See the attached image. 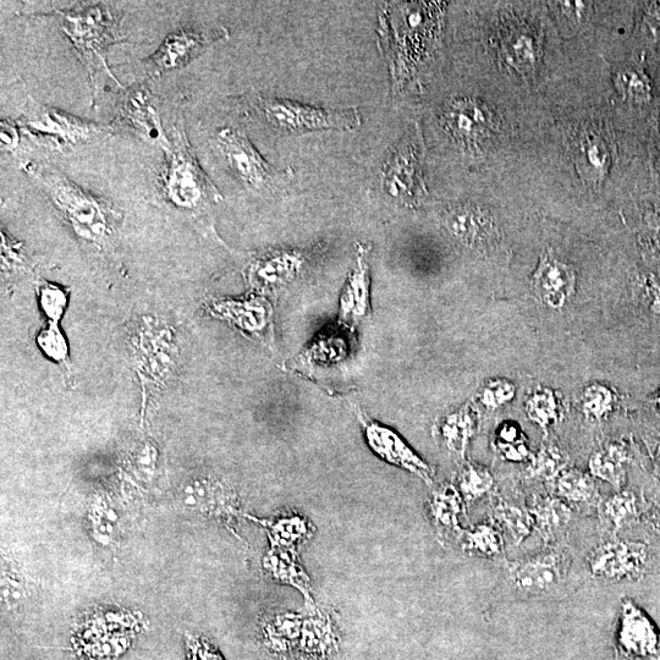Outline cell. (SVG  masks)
I'll list each match as a JSON object with an SVG mask.
<instances>
[{"label":"cell","instance_id":"cell-1","mask_svg":"<svg viewBox=\"0 0 660 660\" xmlns=\"http://www.w3.org/2000/svg\"><path fill=\"white\" fill-rule=\"evenodd\" d=\"M21 169L48 198L77 239L98 252L114 250L123 216L112 203L77 185L52 164L24 161Z\"/></svg>","mask_w":660,"mask_h":660},{"label":"cell","instance_id":"cell-2","mask_svg":"<svg viewBox=\"0 0 660 660\" xmlns=\"http://www.w3.org/2000/svg\"><path fill=\"white\" fill-rule=\"evenodd\" d=\"M162 150L164 163L159 186L163 202L173 212L190 220L207 238L218 239L213 208L223 201V196L203 172L183 124L174 125L172 139Z\"/></svg>","mask_w":660,"mask_h":660},{"label":"cell","instance_id":"cell-3","mask_svg":"<svg viewBox=\"0 0 660 660\" xmlns=\"http://www.w3.org/2000/svg\"><path fill=\"white\" fill-rule=\"evenodd\" d=\"M59 20L60 29L71 44L90 76L92 102H95L99 80L103 77L120 86L108 64L109 49L125 43L121 31L123 14L109 3L76 4L70 9H54L52 14Z\"/></svg>","mask_w":660,"mask_h":660},{"label":"cell","instance_id":"cell-4","mask_svg":"<svg viewBox=\"0 0 660 660\" xmlns=\"http://www.w3.org/2000/svg\"><path fill=\"white\" fill-rule=\"evenodd\" d=\"M247 112L272 129L289 134L322 130L350 131L360 128L362 118L356 107L328 108L291 101V99L251 95Z\"/></svg>","mask_w":660,"mask_h":660},{"label":"cell","instance_id":"cell-5","mask_svg":"<svg viewBox=\"0 0 660 660\" xmlns=\"http://www.w3.org/2000/svg\"><path fill=\"white\" fill-rule=\"evenodd\" d=\"M22 135L37 145L65 152L93 145L107 139L115 131L112 125L97 124L57 108L43 106L32 98L25 113L16 120Z\"/></svg>","mask_w":660,"mask_h":660},{"label":"cell","instance_id":"cell-6","mask_svg":"<svg viewBox=\"0 0 660 660\" xmlns=\"http://www.w3.org/2000/svg\"><path fill=\"white\" fill-rule=\"evenodd\" d=\"M129 345L145 404L148 393L152 395L174 377L180 359L179 340L172 327L142 317L130 332Z\"/></svg>","mask_w":660,"mask_h":660},{"label":"cell","instance_id":"cell-7","mask_svg":"<svg viewBox=\"0 0 660 660\" xmlns=\"http://www.w3.org/2000/svg\"><path fill=\"white\" fill-rule=\"evenodd\" d=\"M217 143L231 173L250 190L279 192L282 189L283 174L261 156L245 132L224 128L218 132Z\"/></svg>","mask_w":660,"mask_h":660},{"label":"cell","instance_id":"cell-8","mask_svg":"<svg viewBox=\"0 0 660 660\" xmlns=\"http://www.w3.org/2000/svg\"><path fill=\"white\" fill-rule=\"evenodd\" d=\"M228 36L227 29L180 27L165 37L156 52L142 60V75L150 80L169 71L183 69L207 47Z\"/></svg>","mask_w":660,"mask_h":660},{"label":"cell","instance_id":"cell-9","mask_svg":"<svg viewBox=\"0 0 660 660\" xmlns=\"http://www.w3.org/2000/svg\"><path fill=\"white\" fill-rule=\"evenodd\" d=\"M616 660H660V632L652 619L631 599L620 605L615 635Z\"/></svg>","mask_w":660,"mask_h":660},{"label":"cell","instance_id":"cell-10","mask_svg":"<svg viewBox=\"0 0 660 660\" xmlns=\"http://www.w3.org/2000/svg\"><path fill=\"white\" fill-rule=\"evenodd\" d=\"M112 126L115 131L128 129L143 141L161 148L169 142L163 129L157 99L146 85L131 86L121 93L118 114Z\"/></svg>","mask_w":660,"mask_h":660},{"label":"cell","instance_id":"cell-11","mask_svg":"<svg viewBox=\"0 0 660 660\" xmlns=\"http://www.w3.org/2000/svg\"><path fill=\"white\" fill-rule=\"evenodd\" d=\"M587 560L593 576L614 582L637 581L646 574L649 553L645 543L610 541L594 548Z\"/></svg>","mask_w":660,"mask_h":660},{"label":"cell","instance_id":"cell-12","mask_svg":"<svg viewBox=\"0 0 660 660\" xmlns=\"http://www.w3.org/2000/svg\"><path fill=\"white\" fill-rule=\"evenodd\" d=\"M134 625L121 623L118 615L91 620L81 627L75 645L82 658L88 660H112L129 648Z\"/></svg>","mask_w":660,"mask_h":660},{"label":"cell","instance_id":"cell-13","mask_svg":"<svg viewBox=\"0 0 660 660\" xmlns=\"http://www.w3.org/2000/svg\"><path fill=\"white\" fill-rule=\"evenodd\" d=\"M184 505L198 513L234 526L240 516V500L233 488L216 478H200L185 484L181 491ZM235 532V528L231 527Z\"/></svg>","mask_w":660,"mask_h":660},{"label":"cell","instance_id":"cell-14","mask_svg":"<svg viewBox=\"0 0 660 660\" xmlns=\"http://www.w3.org/2000/svg\"><path fill=\"white\" fill-rule=\"evenodd\" d=\"M508 570L517 591L526 596H547L564 581L566 561L564 555L546 552L509 563Z\"/></svg>","mask_w":660,"mask_h":660},{"label":"cell","instance_id":"cell-15","mask_svg":"<svg viewBox=\"0 0 660 660\" xmlns=\"http://www.w3.org/2000/svg\"><path fill=\"white\" fill-rule=\"evenodd\" d=\"M576 277L569 264L561 262L552 252L544 253L532 278V288L538 299L554 310H560L575 293Z\"/></svg>","mask_w":660,"mask_h":660},{"label":"cell","instance_id":"cell-16","mask_svg":"<svg viewBox=\"0 0 660 660\" xmlns=\"http://www.w3.org/2000/svg\"><path fill=\"white\" fill-rule=\"evenodd\" d=\"M366 436L371 448L383 459L415 473L427 484H432L434 477L432 467L416 455L414 450L395 433L382 426L367 425Z\"/></svg>","mask_w":660,"mask_h":660},{"label":"cell","instance_id":"cell-17","mask_svg":"<svg viewBox=\"0 0 660 660\" xmlns=\"http://www.w3.org/2000/svg\"><path fill=\"white\" fill-rule=\"evenodd\" d=\"M416 154L414 147L403 143L390 152L384 165L385 192L398 202H410L415 196Z\"/></svg>","mask_w":660,"mask_h":660},{"label":"cell","instance_id":"cell-18","mask_svg":"<svg viewBox=\"0 0 660 660\" xmlns=\"http://www.w3.org/2000/svg\"><path fill=\"white\" fill-rule=\"evenodd\" d=\"M304 618L294 613L267 616L261 625V642L273 656L290 658L299 656Z\"/></svg>","mask_w":660,"mask_h":660},{"label":"cell","instance_id":"cell-19","mask_svg":"<svg viewBox=\"0 0 660 660\" xmlns=\"http://www.w3.org/2000/svg\"><path fill=\"white\" fill-rule=\"evenodd\" d=\"M337 626L328 614L318 612L304 618L302 624L299 657L322 660L337 652L339 647Z\"/></svg>","mask_w":660,"mask_h":660},{"label":"cell","instance_id":"cell-20","mask_svg":"<svg viewBox=\"0 0 660 660\" xmlns=\"http://www.w3.org/2000/svg\"><path fill=\"white\" fill-rule=\"evenodd\" d=\"M209 311L213 316L225 319L253 335L261 334L269 323V306L256 297L240 301H213Z\"/></svg>","mask_w":660,"mask_h":660},{"label":"cell","instance_id":"cell-21","mask_svg":"<svg viewBox=\"0 0 660 660\" xmlns=\"http://www.w3.org/2000/svg\"><path fill=\"white\" fill-rule=\"evenodd\" d=\"M464 498L453 484H444L428 500V513L440 538L461 536L460 516L464 514Z\"/></svg>","mask_w":660,"mask_h":660},{"label":"cell","instance_id":"cell-22","mask_svg":"<svg viewBox=\"0 0 660 660\" xmlns=\"http://www.w3.org/2000/svg\"><path fill=\"white\" fill-rule=\"evenodd\" d=\"M299 255L289 251H269L250 264L249 279L258 288L282 285L299 272Z\"/></svg>","mask_w":660,"mask_h":660},{"label":"cell","instance_id":"cell-23","mask_svg":"<svg viewBox=\"0 0 660 660\" xmlns=\"http://www.w3.org/2000/svg\"><path fill=\"white\" fill-rule=\"evenodd\" d=\"M263 566L273 579L288 583L302 593L308 604H313L310 577L302 568L294 549L271 548L264 557Z\"/></svg>","mask_w":660,"mask_h":660},{"label":"cell","instance_id":"cell-24","mask_svg":"<svg viewBox=\"0 0 660 660\" xmlns=\"http://www.w3.org/2000/svg\"><path fill=\"white\" fill-rule=\"evenodd\" d=\"M538 535L546 543L557 541L572 519V510L558 497H538L530 509Z\"/></svg>","mask_w":660,"mask_h":660},{"label":"cell","instance_id":"cell-25","mask_svg":"<svg viewBox=\"0 0 660 660\" xmlns=\"http://www.w3.org/2000/svg\"><path fill=\"white\" fill-rule=\"evenodd\" d=\"M267 531L272 548L294 549L310 539L312 525L299 514H285L272 520H256Z\"/></svg>","mask_w":660,"mask_h":660},{"label":"cell","instance_id":"cell-26","mask_svg":"<svg viewBox=\"0 0 660 660\" xmlns=\"http://www.w3.org/2000/svg\"><path fill=\"white\" fill-rule=\"evenodd\" d=\"M629 461V451H627L624 444L609 443L594 451L588 466H590L593 477L612 484L616 489H620L624 486L626 480V466Z\"/></svg>","mask_w":660,"mask_h":660},{"label":"cell","instance_id":"cell-27","mask_svg":"<svg viewBox=\"0 0 660 660\" xmlns=\"http://www.w3.org/2000/svg\"><path fill=\"white\" fill-rule=\"evenodd\" d=\"M476 432V418L469 407L444 417L438 423L437 434L440 442L451 453L465 455L467 445Z\"/></svg>","mask_w":660,"mask_h":660},{"label":"cell","instance_id":"cell-28","mask_svg":"<svg viewBox=\"0 0 660 660\" xmlns=\"http://www.w3.org/2000/svg\"><path fill=\"white\" fill-rule=\"evenodd\" d=\"M461 546L465 552L488 559L504 555V539L495 522H484L461 533Z\"/></svg>","mask_w":660,"mask_h":660},{"label":"cell","instance_id":"cell-29","mask_svg":"<svg viewBox=\"0 0 660 660\" xmlns=\"http://www.w3.org/2000/svg\"><path fill=\"white\" fill-rule=\"evenodd\" d=\"M554 495L566 503L591 504L598 492L592 477L577 469H565L553 481Z\"/></svg>","mask_w":660,"mask_h":660},{"label":"cell","instance_id":"cell-30","mask_svg":"<svg viewBox=\"0 0 660 660\" xmlns=\"http://www.w3.org/2000/svg\"><path fill=\"white\" fill-rule=\"evenodd\" d=\"M493 519L495 524L509 532L515 544L524 542L535 528L530 509L505 500H498L493 505Z\"/></svg>","mask_w":660,"mask_h":660},{"label":"cell","instance_id":"cell-31","mask_svg":"<svg viewBox=\"0 0 660 660\" xmlns=\"http://www.w3.org/2000/svg\"><path fill=\"white\" fill-rule=\"evenodd\" d=\"M368 249L359 245L357 247L356 268L352 272L348 289L343 301V308L346 315L354 313L359 316L366 308V299L368 296Z\"/></svg>","mask_w":660,"mask_h":660},{"label":"cell","instance_id":"cell-32","mask_svg":"<svg viewBox=\"0 0 660 660\" xmlns=\"http://www.w3.org/2000/svg\"><path fill=\"white\" fill-rule=\"evenodd\" d=\"M602 515L612 527L613 535H618L627 526L635 524L640 517V506L636 495L629 492L612 495L603 503Z\"/></svg>","mask_w":660,"mask_h":660},{"label":"cell","instance_id":"cell-33","mask_svg":"<svg viewBox=\"0 0 660 660\" xmlns=\"http://www.w3.org/2000/svg\"><path fill=\"white\" fill-rule=\"evenodd\" d=\"M526 414L544 432L561 418L557 393L549 388H538L526 401Z\"/></svg>","mask_w":660,"mask_h":660},{"label":"cell","instance_id":"cell-34","mask_svg":"<svg viewBox=\"0 0 660 660\" xmlns=\"http://www.w3.org/2000/svg\"><path fill=\"white\" fill-rule=\"evenodd\" d=\"M494 478L492 473L478 464L466 462L459 476V492L467 504L475 503L492 491Z\"/></svg>","mask_w":660,"mask_h":660},{"label":"cell","instance_id":"cell-35","mask_svg":"<svg viewBox=\"0 0 660 660\" xmlns=\"http://www.w3.org/2000/svg\"><path fill=\"white\" fill-rule=\"evenodd\" d=\"M70 291L62 285L41 280L37 284V299L47 322L59 323L69 305Z\"/></svg>","mask_w":660,"mask_h":660},{"label":"cell","instance_id":"cell-36","mask_svg":"<svg viewBox=\"0 0 660 660\" xmlns=\"http://www.w3.org/2000/svg\"><path fill=\"white\" fill-rule=\"evenodd\" d=\"M36 344L48 360L70 368L69 344L59 323L47 322L37 333Z\"/></svg>","mask_w":660,"mask_h":660},{"label":"cell","instance_id":"cell-37","mask_svg":"<svg viewBox=\"0 0 660 660\" xmlns=\"http://www.w3.org/2000/svg\"><path fill=\"white\" fill-rule=\"evenodd\" d=\"M616 395L602 384H592L582 395V410L588 421L602 422L615 409Z\"/></svg>","mask_w":660,"mask_h":660},{"label":"cell","instance_id":"cell-38","mask_svg":"<svg viewBox=\"0 0 660 660\" xmlns=\"http://www.w3.org/2000/svg\"><path fill=\"white\" fill-rule=\"evenodd\" d=\"M566 469V458L554 444H543L533 456L528 475L536 480L554 481Z\"/></svg>","mask_w":660,"mask_h":660},{"label":"cell","instance_id":"cell-39","mask_svg":"<svg viewBox=\"0 0 660 660\" xmlns=\"http://www.w3.org/2000/svg\"><path fill=\"white\" fill-rule=\"evenodd\" d=\"M515 385L508 379H492L484 385L480 394L481 403L489 410H497L514 399Z\"/></svg>","mask_w":660,"mask_h":660},{"label":"cell","instance_id":"cell-40","mask_svg":"<svg viewBox=\"0 0 660 660\" xmlns=\"http://www.w3.org/2000/svg\"><path fill=\"white\" fill-rule=\"evenodd\" d=\"M93 537L99 543L109 544L114 541L117 516L106 505H95L90 514Z\"/></svg>","mask_w":660,"mask_h":660},{"label":"cell","instance_id":"cell-41","mask_svg":"<svg viewBox=\"0 0 660 660\" xmlns=\"http://www.w3.org/2000/svg\"><path fill=\"white\" fill-rule=\"evenodd\" d=\"M157 453L151 444L142 445L135 453H132L129 461V469L137 480H151L156 471Z\"/></svg>","mask_w":660,"mask_h":660},{"label":"cell","instance_id":"cell-42","mask_svg":"<svg viewBox=\"0 0 660 660\" xmlns=\"http://www.w3.org/2000/svg\"><path fill=\"white\" fill-rule=\"evenodd\" d=\"M2 262L3 268H7L8 271L24 268L27 263L26 253L22 249V245L10 239L4 231H2Z\"/></svg>","mask_w":660,"mask_h":660},{"label":"cell","instance_id":"cell-43","mask_svg":"<svg viewBox=\"0 0 660 660\" xmlns=\"http://www.w3.org/2000/svg\"><path fill=\"white\" fill-rule=\"evenodd\" d=\"M187 660H225L218 649L203 637L190 636L186 643Z\"/></svg>","mask_w":660,"mask_h":660},{"label":"cell","instance_id":"cell-44","mask_svg":"<svg viewBox=\"0 0 660 660\" xmlns=\"http://www.w3.org/2000/svg\"><path fill=\"white\" fill-rule=\"evenodd\" d=\"M22 132L16 121L3 119L0 123V145L2 150L7 153L18 151L21 142Z\"/></svg>","mask_w":660,"mask_h":660},{"label":"cell","instance_id":"cell-45","mask_svg":"<svg viewBox=\"0 0 660 660\" xmlns=\"http://www.w3.org/2000/svg\"><path fill=\"white\" fill-rule=\"evenodd\" d=\"M495 449L502 455V458L510 462H524L533 458L530 448L526 442L514 444L495 443Z\"/></svg>","mask_w":660,"mask_h":660},{"label":"cell","instance_id":"cell-46","mask_svg":"<svg viewBox=\"0 0 660 660\" xmlns=\"http://www.w3.org/2000/svg\"><path fill=\"white\" fill-rule=\"evenodd\" d=\"M519 442H526V436L519 425L513 422H506L500 426L495 443L514 444Z\"/></svg>","mask_w":660,"mask_h":660},{"label":"cell","instance_id":"cell-47","mask_svg":"<svg viewBox=\"0 0 660 660\" xmlns=\"http://www.w3.org/2000/svg\"><path fill=\"white\" fill-rule=\"evenodd\" d=\"M645 300L649 310H651L654 315L660 316V285L654 278L646 280Z\"/></svg>","mask_w":660,"mask_h":660},{"label":"cell","instance_id":"cell-48","mask_svg":"<svg viewBox=\"0 0 660 660\" xmlns=\"http://www.w3.org/2000/svg\"><path fill=\"white\" fill-rule=\"evenodd\" d=\"M656 404L658 405V407L660 409V390H659V393L657 395Z\"/></svg>","mask_w":660,"mask_h":660},{"label":"cell","instance_id":"cell-49","mask_svg":"<svg viewBox=\"0 0 660 660\" xmlns=\"http://www.w3.org/2000/svg\"><path fill=\"white\" fill-rule=\"evenodd\" d=\"M658 526H659V530H660V509L658 511Z\"/></svg>","mask_w":660,"mask_h":660},{"label":"cell","instance_id":"cell-50","mask_svg":"<svg viewBox=\"0 0 660 660\" xmlns=\"http://www.w3.org/2000/svg\"><path fill=\"white\" fill-rule=\"evenodd\" d=\"M659 460H660V447H659Z\"/></svg>","mask_w":660,"mask_h":660}]
</instances>
